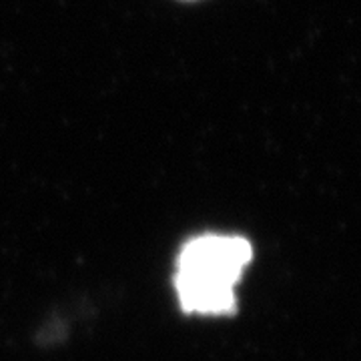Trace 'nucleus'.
I'll list each match as a JSON object with an SVG mask.
<instances>
[{"instance_id":"1","label":"nucleus","mask_w":361,"mask_h":361,"mask_svg":"<svg viewBox=\"0 0 361 361\" xmlns=\"http://www.w3.org/2000/svg\"><path fill=\"white\" fill-rule=\"evenodd\" d=\"M253 259V247L239 235H199L180 247L175 289L183 311L229 315L237 310L235 285Z\"/></svg>"},{"instance_id":"2","label":"nucleus","mask_w":361,"mask_h":361,"mask_svg":"<svg viewBox=\"0 0 361 361\" xmlns=\"http://www.w3.org/2000/svg\"><path fill=\"white\" fill-rule=\"evenodd\" d=\"M180 2H197V0H180Z\"/></svg>"}]
</instances>
